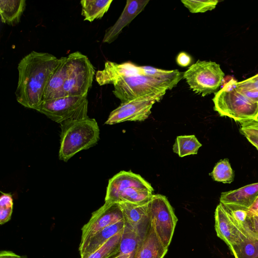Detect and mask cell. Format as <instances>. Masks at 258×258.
<instances>
[{"label":"cell","instance_id":"cell-1","mask_svg":"<svg viewBox=\"0 0 258 258\" xmlns=\"http://www.w3.org/2000/svg\"><path fill=\"white\" fill-rule=\"evenodd\" d=\"M59 61L60 58L53 55L35 51L20 61L15 95L20 104L38 111L48 81Z\"/></svg>","mask_w":258,"mask_h":258},{"label":"cell","instance_id":"cell-2","mask_svg":"<svg viewBox=\"0 0 258 258\" xmlns=\"http://www.w3.org/2000/svg\"><path fill=\"white\" fill-rule=\"evenodd\" d=\"M59 158L64 162L79 152L97 144L100 130L94 118L86 117L60 123Z\"/></svg>","mask_w":258,"mask_h":258},{"label":"cell","instance_id":"cell-3","mask_svg":"<svg viewBox=\"0 0 258 258\" xmlns=\"http://www.w3.org/2000/svg\"><path fill=\"white\" fill-rule=\"evenodd\" d=\"M232 78L215 94L214 109L221 116L228 117L239 123L258 121V103L238 90Z\"/></svg>","mask_w":258,"mask_h":258},{"label":"cell","instance_id":"cell-4","mask_svg":"<svg viewBox=\"0 0 258 258\" xmlns=\"http://www.w3.org/2000/svg\"><path fill=\"white\" fill-rule=\"evenodd\" d=\"M154 189L141 175L121 171L109 181L105 202L141 203L149 201Z\"/></svg>","mask_w":258,"mask_h":258},{"label":"cell","instance_id":"cell-5","mask_svg":"<svg viewBox=\"0 0 258 258\" xmlns=\"http://www.w3.org/2000/svg\"><path fill=\"white\" fill-rule=\"evenodd\" d=\"M112 92L121 103L147 97L163 98L169 88L164 83L143 75L122 76L112 84Z\"/></svg>","mask_w":258,"mask_h":258},{"label":"cell","instance_id":"cell-6","mask_svg":"<svg viewBox=\"0 0 258 258\" xmlns=\"http://www.w3.org/2000/svg\"><path fill=\"white\" fill-rule=\"evenodd\" d=\"M95 69L89 58L79 51L67 56V71L63 86L65 96H87L92 85Z\"/></svg>","mask_w":258,"mask_h":258},{"label":"cell","instance_id":"cell-7","mask_svg":"<svg viewBox=\"0 0 258 258\" xmlns=\"http://www.w3.org/2000/svg\"><path fill=\"white\" fill-rule=\"evenodd\" d=\"M149 224L163 245L168 248L171 242L177 218L166 197L153 195L148 202Z\"/></svg>","mask_w":258,"mask_h":258},{"label":"cell","instance_id":"cell-8","mask_svg":"<svg viewBox=\"0 0 258 258\" xmlns=\"http://www.w3.org/2000/svg\"><path fill=\"white\" fill-rule=\"evenodd\" d=\"M224 77L220 66L211 61L198 60L183 73V79L190 88L204 97L216 92Z\"/></svg>","mask_w":258,"mask_h":258},{"label":"cell","instance_id":"cell-9","mask_svg":"<svg viewBox=\"0 0 258 258\" xmlns=\"http://www.w3.org/2000/svg\"><path fill=\"white\" fill-rule=\"evenodd\" d=\"M88 107L87 96H65L43 101L38 111L60 124L66 121L86 117Z\"/></svg>","mask_w":258,"mask_h":258},{"label":"cell","instance_id":"cell-10","mask_svg":"<svg viewBox=\"0 0 258 258\" xmlns=\"http://www.w3.org/2000/svg\"><path fill=\"white\" fill-rule=\"evenodd\" d=\"M159 101L157 98L147 97L121 103L110 112L105 123L112 125L126 121H144L151 113L154 104Z\"/></svg>","mask_w":258,"mask_h":258},{"label":"cell","instance_id":"cell-11","mask_svg":"<svg viewBox=\"0 0 258 258\" xmlns=\"http://www.w3.org/2000/svg\"><path fill=\"white\" fill-rule=\"evenodd\" d=\"M123 220L124 218L119 204L105 202L102 206L92 213L89 221L82 227L80 243L105 227Z\"/></svg>","mask_w":258,"mask_h":258},{"label":"cell","instance_id":"cell-12","mask_svg":"<svg viewBox=\"0 0 258 258\" xmlns=\"http://www.w3.org/2000/svg\"><path fill=\"white\" fill-rule=\"evenodd\" d=\"M215 222L217 236L224 241L229 247L238 244L249 238L235 224L220 203L215 210Z\"/></svg>","mask_w":258,"mask_h":258},{"label":"cell","instance_id":"cell-13","mask_svg":"<svg viewBox=\"0 0 258 258\" xmlns=\"http://www.w3.org/2000/svg\"><path fill=\"white\" fill-rule=\"evenodd\" d=\"M258 196V182L221 193L220 203L226 207L239 208L249 210Z\"/></svg>","mask_w":258,"mask_h":258},{"label":"cell","instance_id":"cell-14","mask_svg":"<svg viewBox=\"0 0 258 258\" xmlns=\"http://www.w3.org/2000/svg\"><path fill=\"white\" fill-rule=\"evenodd\" d=\"M149 0H127L123 10L115 24L106 30L103 42L114 41L123 28L128 25L145 8Z\"/></svg>","mask_w":258,"mask_h":258},{"label":"cell","instance_id":"cell-15","mask_svg":"<svg viewBox=\"0 0 258 258\" xmlns=\"http://www.w3.org/2000/svg\"><path fill=\"white\" fill-rule=\"evenodd\" d=\"M143 75V71L140 66L131 62L118 64L107 61L104 68L98 71L95 75L96 80L99 85L112 84L118 78L122 76Z\"/></svg>","mask_w":258,"mask_h":258},{"label":"cell","instance_id":"cell-16","mask_svg":"<svg viewBox=\"0 0 258 258\" xmlns=\"http://www.w3.org/2000/svg\"><path fill=\"white\" fill-rule=\"evenodd\" d=\"M149 201L141 203L126 202L118 203L121 209L125 222L143 234L149 223Z\"/></svg>","mask_w":258,"mask_h":258},{"label":"cell","instance_id":"cell-17","mask_svg":"<svg viewBox=\"0 0 258 258\" xmlns=\"http://www.w3.org/2000/svg\"><path fill=\"white\" fill-rule=\"evenodd\" d=\"M167 251L148 223L134 258H164Z\"/></svg>","mask_w":258,"mask_h":258},{"label":"cell","instance_id":"cell-18","mask_svg":"<svg viewBox=\"0 0 258 258\" xmlns=\"http://www.w3.org/2000/svg\"><path fill=\"white\" fill-rule=\"evenodd\" d=\"M67 71V56H63L60 58L58 66L48 81L44 91L43 101L65 97L63 86L66 79Z\"/></svg>","mask_w":258,"mask_h":258},{"label":"cell","instance_id":"cell-19","mask_svg":"<svg viewBox=\"0 0 258 258\" xmlns=\"http://www.w3.org/2000/svg\"><path fill=\"white\" fill-rule=\"evenodd\" d=\"M124 220H123L108 226L84 242L80 243L79 250L81 258L87 256L107 240L121 231L124 228Z\"/></svg>","mask_w":258,"mask_h":258},{"label":"cell","instance_id":"cell-20","mask_svg":"<svg viewBox=\"0 0 258 258\" xmlns=\"http://www.w3.org/2000/svg\"><path fill=\"white\" fill-rule=\"evenodd\" d=\"M143 235L125 222L118 252L111 258H134Z\"/></svg>","mask_w":258,"mask_h":258},{"label":"cell","instance_id":"cell-21","mask_svg":"<svg viewBox=\"0 0 258 258\" xmlns=\"http://www.w3.org/2000/svg\"><path fill=\"white\" fill-rule=\"evenodd\" d=\"M26 7L25 0H1L0 14L3 23L14 26L18 24Z\"/></svg>","mask_w":258,"mask_h":258},{"label":"cell","instance_id":"cell-22","mask_svg":"<svg viewBox=\"0 0 258 258\" xmlns=\"http://www.w3.org/2000/svg\"><path fill=\"white\" fill-rule=\"evenodd\" d=\"M112 0H82V15L84 21L93 22L101 19L108 10Z\"/></svg>","mask_w":258,"mask_h":258},{"label":"cell","instance_id":"cell-23","mask_svg":"<svg viewBox=\"0 0 258 258\" xmlns=\"http://www.w3.org/2000/svg\"><path fill=\"white\" fill-rule=\"evenodd\" d=\"M144 75L159 80L171 90L183 78V73L177 70H164L150 66H141Z\"/></svg>","mask_w":258,"mask_h":258},{"label":"cell","instance_id":"cell-24","mask_svg":"<svg viewBox=\"0 0 258 258\" xmlns=\"http://www.w3.org/2000/svg\"><path fill=\"white\" fill-rule=\"evenodd\" d=\"M202 144L195 135L178 136L173 146L174 153L179 157L197 154Z\"/></svg>","mask_w":258,"mask_h":258},{"label":"cell","instance_id":"cell-25","mask_svg":"<svg viewBox=\"0 0 258 258\" xmlns=\"http://www.w3.org/2000/svg\"><path fill=\"white\" fill-rule=\"evenodd\" d=\"M122 231L123 229L84 258H111L114 256L119 250Z\"/></svg>","mask_w":258,"mask_h":258},{"label":"cell","instance_id":"cell-26","mask_svg":"<svg viewBox=\"0 0 258 258\" xmlns=\"http://www.w3.org/2000/svg\"><path fill=\"white\" fill-rule=\"evenodd\" d=\"M235 258H258V240L248 238L229 247Z\"/></svg>","mask_w":258,"mask_h":258},{"label":"cell","instance_id":"cell-27","mask_svg":"<svg viewBox=\"0 0 258 258\" xmlns=\"http://www.w3.org/2000/svg\"><path fill=\"white\" fill-rule=\"evenodd\" d=\"M210 175L215 181L224 183H230L234 178V172L227 158L217 162Z\"/></svg>","mask_w":258,"mask_h":258},{"label":"cell","instance_id":"cell-28","mask_svg":"<svg viewBox=\"0 0 258 258\" xmlns=\"http://www.w3.org/2000/svg\"><path fill=\"white\" fill-rule=\"evenodd\" d=\"M236 88L251 100L258 103V73L246 80L235 83Z\"/></svg>","mask_w":258,"mask_h":258},{"label":"cell","instance_id":"cell-29","mask_svg":"<svg viewBox=\"0 0 258 258\" xmlns=\"http://www.w3.org/2000/svg\"><path fill=\"white\" fill-rule=\"evenodd\" d=\"M181 2L191 13L211 11L215 8L219 3L217 0H181Z\"/></svg>","mask_w":258,"mask_h":258},{"label":"cell","instance_id":"cell-30","mask_svg":"<svg viewBox=\"0 0 258 258\" xmlns=\"http://www.w3.org/2000/svg\"><path fill=\"white\" fill-rule=\"evenodd\" d=\"M239 124L240 133L258 150V121L249 120Z\"/></svg>","mask_w":258,"mask_h":258},{"label":"cell","instance_id":"cell-31","mask_svg":"<svg viewBox=\"0 0 258 258\" xmlns=\"http://www.w3.org/2000/svg\"><path fill=\"white\" fill-rule=\"evenodd\" d=\"M13 209V200L10 194L2 192L0 198V224L8 222L11 218Z\"/></svg>","mask_w":258,"mask_h":258},{"label":"cell","instance_id":"cell-32","mask_svg":"<svg viewBox=\"0 0 258 258\" xmlns=\"http://www.w3.org/2000/svg\"><path fill=\"white\" fill-rule=\"evenodd\" d=\"M177 64L181 67H186L191 62V57L186 53L181 52L179 53L176 58Z\"/></svg>","mask_w":258,"mask_h":258},{"label":"cell","instance_id":"cell-33","mask_svg":"<svg viewBox=\"0 0 258 258\" xmlns=\"http://www.w3.org/2000/svg\"><path fill=\"white\" fill-rule=\"evenodd\" d=\"M0 258H28L26 255H20L9 250H1Z\"/></svg>","mask_w":258,"mask_h":258},{"label":"cell","instance_id":"cell-34","mask_svg":"<svg viewBox=\"0 0 258 258\" xmlns=\"http://www.w3.org/2000/svg\"><path fill=\"white\" fill-rule=\"evenodd\" d=\"M250 214L254 232L258 236V213H250Z\"/></svg>","mask_w":258,"mask_h":258},{"label":"cell","instance_id":"cell-35","mask_svg":"<svg viewBox=\"0 0 258 258\" xmlns=\"http://www.w3.org/2000/svg\"><path fill=\"white\" fill-rule=\"evenodd\" d=\"M249 212L250 213L258 212V196L252 206L249 209Z\"/></svg>","mask_w":258,"mask_h":258},{"label":"cell","instance_id":"cell-36","mask_svg":"<svg viewBox=\"0 0 258 258\" xmlns=\"http://www.w3.org/2000/svg\"><path fill=\"white\" fill-rule=\"evenodd\" d=\"M256 213H258V212H256Z\"/></svg>","mask_w":258,"mask_h":258}]
</instances>
